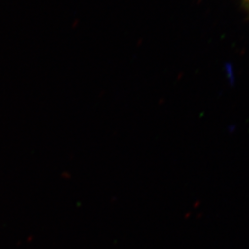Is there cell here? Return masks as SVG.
Returning a JSON list of instances; mask_svg holds the SVG:
<instances>
[{
  "instance_id": "cell-1",
  "label": "cell",
  "mask_w": 249,
  "mask_h": 249,
  "mask_svg": "<svg viewBox=\"0 0 249 249\" xmlns=\"http://www.w3.org/2000/svg\"><path fill=\"white\" fill-rule=\"evenodd\" d=\"M241 5L249 15V0H240Z\"/></svg>"
}]
</instances>
